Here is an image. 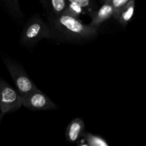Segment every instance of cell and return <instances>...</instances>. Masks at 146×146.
Masks as SVG:
<instances>
[{"instance_id": "cell-1", "label": "cell", "mask_w": 146, "mask_h": 146, "mask_svg": "<svg viewBox=\"0 0 146 146\" xmlns=\"http://www.w3.org/2000/svg\"><path fill=\"white\" fill-rule=\"evenodd\" d=\"M51 29L66 38L76 41H85L94 38L98 34V29L84 24L78 19L66 14L50 17Z\"/></svg>"}, {"instance_id": "cell-2", "label": "cell", "mask_w": 146, "mask_h": 146, "mask_svg": "<svg viewBox=\"0 0 146 146\" xmlns=\"http://www.w3.org/2000/svg\"><path fill=\"white\" fill-rule=\"evenodd\" d=\"M4 62L14 81L16 90L20 98L27 96L31 92L38 89L36 86L29 76L28 74L19 64L9 58H4Z\"/></svg>"}, {"instance_id": "cell-3", "label": "cell", "mask_w": 146, "mask_h": 146, "mask_svg": "<svg viewBox=\"0 0 146 146\" xmlns=\"http://www.w3.org/2000/svg\"><path fill=\"white\" fill-rule=\"evenodd\" d=\"M55 34L53 30L38 17H34L26 24L21 36V44L31 46L43 38H52Z\"/></svg>"}, {"instance_id": "cell-4", "label": "cell", "mask_w": 146, "mask_h": 146, "mask_svg": "<svg viewBox=\"0 0 146 146\" xmlns=\"http://www.w3.org/2000/svg\"><path fill=\"white\" fill-rule=\"evenodd\" d=\"M21 98L14 89L7 81L0 78V111L1 113L14 112L21 106Z\"/></svg>"}, {"instance_id": "cell-5", "label": "cell", "mask_w": 146, "mask_h": 146, "mask_svg": "<svg viewBox=\"0 0 146 146\" xmlns=\"http://www.w3.org/2000/svg\"><path fill=\"white\" fill-rule=\"evenodd\" d=\"M21 105L33 111H46L54 110L58 108L45 94L37 89L27 96L21 98Z\"/></svg>"}, {"instance_id": "cell-6", "label": "cell", "mask_w": 146, "mask_h": 146, "mask_svg": "<svg viewBox=\"0 0 146 146\" xmlns=\"http://www.w3.org/2000/svg\"><path fill=\"white\" fill-rule=\"evenodd\" d=\"M113 12L112 5L108 1L104 2L101 7L89 13V16L91 17V21L89 25L98 29L103 23L113 16Z\"/></svg>"}, {"instance_id": "cell-7", "label": "cell", "mask_w": 146, "mask_h": 146, "mask_svg": "<svg viewBox=\"0 0 146 146\" xmlns=\"http://www.w3.org/2000/svg\"><path fill=\"white\" fill-rule=\"evenodd\" d=\"M84 121L80 118H76L71 121L66 131V138L71 142H75L83 134L84 130Z\"/></svg>"}, {"instance_id": "cell-8", "label": "cell", "mask_w": 146, "mask_h": 146, "mask_svg": "<svg viewBox=\"0 0 146 146\" xmlns=\"http://www.w3.org/2000/svg\"><path fill=\"white\" fill-rule=\"evenodd\" d=\"M135 0H130L122 7L114 18L122 25H127L133 18L135 11Z\"/></svg>"}, {"instance_id": "cell-9", "label": "cell", "mask_w": 146, "mask_h": 146, "mask_svg": "<svg viewBox=\"0 0 146 146\" xmlns=\"http://www.w3.org/2000/svg\"><path fill=\"white\" fill-rule=\"evenodd\" d=\"M43 1L49 5L54 13V15L61 14L66 8V0H43Z\"/></svg>"}, {"instance_id": "cell-10", "label": "cell", "mask_w": 146, "mask_h": 146, "mask_svg": "<svg viewBox=\"0 0 146 146\" xmlns=\"http://www.w3.org/2000/svg\"><path fill=\"white\" fill-rule=\"evenodd\" d=\"M9 12L15 17H21L23 14L19 7V0H1Z\"/></svg>"}, {"instance_id": "cell-11", "label": "cell", "mask_w": 146, "mask_h": 146, "mask_svg": "<svg viewBox=\"0 0 146 146\" xmlns=\"http://www.w3.org/2000/svg\"><path fill=\"white\" fill-rule=\"evenodd\" d=\"M84 13H85V10L78 4H74V3H67L66 8L62 14L78 19L80 16Z\"/></svg>"}, {"instance_id": "cell-12", "label": "cell", "mask_w": 146, "mask_h": 146, "mask_svg": "<svg viewBox=\"0 0 146 146\" xmlns=\"http://www.w3.org/2000/svg\"><path fill=\"white\" fill-rule=\"evenodd\" d=\"M67 3H74L82 7L89 14L97 9V5L94 0H66Z\"/></svg>"}, {"instance_id": "cell-13", "label": "cell", "mask_w": 146, "mask_h": 146, "mask_svg": "<svg viewBox=\"0 0 146 146\" xmlns=\"http://www.w3.org/2000/svg\"><path fill=\"white\" fill-rule=\"evenodd\" d=\"M84 135L89 144V146H109L105 140L98 135H93L88 133H86Z\"/></svg>"}, {"instance_id": "cell-14", "label": "cell", "mask_w": 146, "mask_h": 146, "mask_svg": "<svg viewBox=\"0 0 146 146\" xmlns=\"http://www.w3.org/2000/svg\"><path fill=\"white\" fill-rule=\"evenodd\" d=\"M129 1L130 0H109L108 2L112 5L113 8L114 12L113 17H115L116 14L118 13V11H120V9L123 6H125Z\"/></svg>"}, {"instance_id": "cell-15", "label": "cell", "mask_w": 146, "mask_h": 146, "mask_svg": "<svg viewBox=\"0 0 146 146\" xmlns=\"http://www.w3.org/2000/svg\"><path fill=\"white\" fill-rule=\"evenodd\" d=\"M4 114H2V113H0V124H1V120H2V118H3V117H4Z\"/></svg>"}, {"instance_id": "cell-16", "label": "cell", "mask_w": 146, "mask_h": 146, "mask_svg": "<svg viewBox=\"0 0 146 146\" xmlns=\"http://www.w3.org/2000/svg\"><path fill=\"white\" fill-rule=\"evenodd\" d=\"M103 1H104V2H106V1H108L109 0H103Z\"/></svg>"}, {"instance_id": "cell-17", "label": "cell", "mask_w": 146, "mask_h": 146, "mask_svg": "<svg viewBox=\"0 0 146 146\" xmlns=\"http://www.w3.org/2000/svg\"><path fill=\"white\" fill-rule=\"evenodd\" d=\"M81 146H88V145H82Z\"/></svg>"}]
</instances>
